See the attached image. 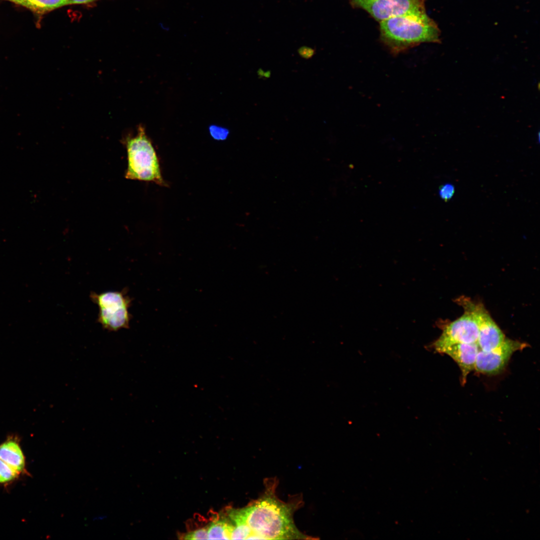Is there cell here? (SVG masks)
I'll use <instances>...</instances> for the list:
<instances>
[{
	"label": "cell",
	"instance_id": "obj_1",
	"mask_svg": "<svg viewBox=\"0 0 540 540\" xmlns=\"http://www.w3.org/2000/svg\"><path fill=\"white\" fill-rule=\"evenodd\" d=\"M277 484L276 478L265 480L261 496L245 508L234 509L236 516L251 530L252 540L309 539L294 522V514L301 504L300 496L288 502L282 501L276 495Z\"/></svg>",
	"mask_w": 540,
	"mask_h": 540
},
{
	"label": "cell",
	"instance_id": "obj_2",
	"mask_svg": "<svg viewBox=\"0 0 540 540\" xmlns=\"http://www.w3.org/2000/svg\"><path fill=\"white\" fill-rule=\"evenodd\" d=\"M380 38L394 54L422 43H440V31L426 10L406 14L380 22Z\"/></svg>",
	"mask_w": 540,
	"mask_h": 540
},
{
	"label": "cell",
	"instance_id": "obj_3",
	"mask_svg": "<svg viewBox=\"0 0 540 540\" xmlns=\"http://www.w3.org/2000/svg\"><path fill=\"white\" fill-rule=\"evenodd\" d=\"M124 144L128 158L125 178L165 186L156 152L144 128L140 126L136 136L127 137Z\"/></svg>",
	"mask_w": 540,
	"mask_h": 540
},
{
	"label": "cell",
	"instance_id": "obj_4",
	"mask_svg": "<svg viewBox=\"0 0 540 540\" xmlns=\"http://www.w3.org/2000/svg\"><path fill=\"white\" fill-rule=\"evenodd\" d=\"M90 296L98 307V321L104 329L117 331L129 328L132 316L128 309L132 300L125 289L100 294L92 292Z\"/></svg>",
	"mask_w": 540,
	"mask_h": 540
},
{
	"label": "cell",
	"instance_id": "obj_5",
	"mask_svg": "<svg viewBox=\"0 0 540 540\" xmlns=\"http://www.w3.org/2000/svg\"><path fill=\"white\" fill-rule=\"evenodd\" d=\"M459 304L464 309V314L458 319L446 324L442 332L433 344L436 351L455 344L477 343L478 326L476 316L470 306L468 298H460Z\"/></svg>",
	"mask_w": 540,
	"mask_h": 540
},
{
	"label": "cell",
	"instance_id": "obj_6",
	"mask_svg": "<svg viewBox=\"0 0 540 540\" xmlns=\"http://www.w3.org/2000/svg\"><path fill=\"white\" fill-rule=\"evenodd\" d=\"M380 22L394 16L426 10L424 0H348Z\"/></svg>",
	"mask_w": 540,
	"mask_h": 540
},
{
	"label": "cell",
	"instance_id": "obj_7",
	"mask_svg": "<svg viewBox=\"0 0 540 540\" xmlns=\"http://www.w3.org/2000/svg\"><path fill=\"white\" fill-rule=\"evenodd\" d=\"M527 346L526 344L506 338L498 347L490 351L480 350L474 370L484 374L494 375L502 372L512 355Z\"/></svg>",
	"mask_w": 540,
	"mask_h": 540
},
{
	"label": "cell",
	"instance_id": "obj_8",
	"mask_svg": "<svg viewBox=\"0 0 540 540\" xmlns=\"http://www.w3.org/2000/svg\"><path fill=\"white\" fill-rule=\"evenodd\" d=\"M478 321V336L477 344L480 350H491L500 346L506 338L504 334L492 320L482 304L468 300Z\"/></svg>",
	"mask_w": 540,
	"mask_h": 540
},
{
	"label": "cell",
	"instance_id": "obj_9",
	"mask_svg": "<svg viewBox=\"0 0 540 540\" xmlns=\"http://www.w3.org/2000/svg\"><path fill=\"white\" fill-rule=\"evenodd\" d=\"M480 348L477 343L455 344L440 348L437 352L450 356L458 366L462 372V381L464 384L469 373L474 370L475 363Z\"/></svg>",
	"mask_w": 540,
	"mask_h": 540
},
{
	"label": "cell",
	"instance_id": "obj_10",
	"mask_svg": "<svg viewBox=\"0 0 540 540\" xmlns=\"http://www.w3.org/2000/svg\"><path fill=\"white\" fill-rule=\"evenodd\" d=\"M0 459L18 474L25 468V459L18 440L11 437L0 444Z\"/></svg>",
	"mask_w": 540,
	"mask_h": 540
},
{
	"label": "cell",
	"instance_id": "obj_11",
	"mask_svg": "<svg viewBox=\"0 0 540 540\" xmlns=\"http://www.w3.org/2000/svg\"><path fill=\"white\" fill-rule=\"evenodd\" d=\"M22 6L37 14H44L67 5V0H6Z\"/></svg>",
	"mask_w": 540,
	"mask_h": 540
},
{
	"label": "cell",
	"instance_id": "obj_12",
	"mask_svg": "<svg viewBox=\"0 0 540 540\" xmlns=\"http://www.w3.org/2000/svg\"><path fill=\"white\" fill-rule=\"evenodd\" d=\"M234 528L232 524L226 520H216L208 528L209 540H230V534Z\"/></svg>",
	"mask_w": 540,
	"mask_h": 540
},
{
	"label": "cell",
	"instance_id": "obj_13",
	"mask_svg": "<svg viewBox=\"0 0 540 540\" xmlns=\"http://www.w3.org/2000/svg\"><path fill=\"white\" fill-rule=\"evenodd\" d=\"M19 474L0 459V484L10 482L16 478Z\"/></svg>",
	"mask_w": 540,
	"mask_h": 540
},
{
	"label": "cell",
	"instance_id": "obj_14",
	"mask_svg": "<svg viewBox=\"0 0 540 540\" xmlns=\"http://www.w3.org/2000/svg\"><path fill=\"white\" fill-rule=\"evenodd\" d=\"M185 540H207L208 539V528H202L186 534Z\"/></svg>",
	"mask_w": 540,
	"mask_h": 540
},
{
	"label": "cell",
	"instance_id": "obj_15",
	"mask_svg": "<svg viewBox=\"0 0 540 540\" xmlns=\"http://www.w3.org/2000/svg\"><path fill=\"white\" fill-rule=\"evenodd\" d=\"M210 130L211 135L216 140H224L228 134V130L216 126H212Z\"/></svg>",
	"mask_w": 540,
	"mask_h": 540
},
{
	"label": "cell",
	"instance_id": "obj_16",
	"mask_svg": "<svg viewBox=\"0 0 540 540\" xmlns=\"http://www.w3.org/2000/svg\"><path fill=\"white\" fill-rule=\"evenodd\" d=\"M299 55L305 59H309L316 54V50L310 47L302 46L298 50Z\"/></svg>",
	"mask_w": 540,
	"mask_h": 540
},
{
	"label": "cell",
	"instance_id": "obj_17",
	"mask_svg": "<svg viewBox=\"0 0 540 540\" xmlns=\"http://www.w3.org/2000/svg\"><path fill=\"white\" fill-rule=\"evenodd\" d=\"M454 188L452 186L446 184L440 188V196L444 200H448L454 194Z\"/></svg>",
	"mask_w": 540,
	"mask_h": 540
},
{
	"label": "cell",
	"instance_id": "obj_18",
	"mask_svg": "<svg viewBox=\"0 0 540 540\" xmlns=\"http://www.w3.org/2000/svg\"><path fill=\"white\" fill-rule=\"evenodd\" d=\"M97 0H67V5L71 4H87Z\"/></svg>",
	"mask_w": 540,
	"mask_h": 540
},
{
	"label": "cell",
	"instance_id": "obj_19",
	"mask_svg": "<svg viewBox=\"0 0 540 540\" xmlns=\"http://www.w3.org/2000/svg\"><path fill=\"white\" fill-rule=\"evenodd\" d=\"M106 517H107L106 516H105V515H100V516H96L94 518L93 520H104V519L106 518Z\"/></svg>",
	"mask_w": 540,
	"mask_h": 540
}]
</instances>
